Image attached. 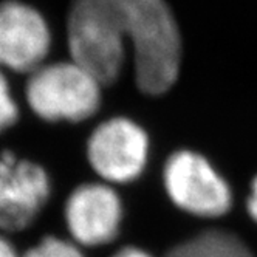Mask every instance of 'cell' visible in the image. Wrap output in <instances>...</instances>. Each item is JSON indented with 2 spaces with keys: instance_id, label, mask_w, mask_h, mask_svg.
Instances as JSON below:
<instances>
[{
  "instance_id": "obj_1",
  "label": "cell",
  "mask_w": 257,
  "mask_h": 257,
  "mask_svg": "<svg viewBox=\"0 0 257 257\" xmlns=\"http://www.w3.org/2000/svg\"><path fill=\"white\" fill-rule=\"evenodd\" d=\"M125 45L134 58V76L144 95L169 91L181 71L183 41L166 0H112Z\"/></svg>"
},
{
  "instance_id": "obj_13",
  "label": "cell",
  "mask_w": 257,
  "mask_h": 257,
  "mask_svg": "<svg viewBox=\"0 0 257 257\" xmlns=\"http://www.w3.org/2000/svg\"><path fill=\"white\" fill-rule=\"evenodd\" d=\"M246 209L249 217L257 223V177L251 183V194L246 200Z\"/></svg>"
},
{
  "instance_id": "obj_2",
  "label": "cell",
  "mask_w": 257,
  "mask_h": 257,
  "mask_svg": "<svg viewBox=\"0 0 257 257\" xmlns=\"http://www.w3.org/2000/svg\"><path fill=\"white\" fill-rule=\"evenodd\" d=\"M102 87L73 59L45 62L30 73L25 99L31 112L42 121L82 122L99 110Z\"/></svg>"
},
{
  "instance_id": "obj_8",
  "label": "cell",
  "mask_w": 257,
  "mask_h": 257,
  "mask_svg": "<svg viewBox=\"0 0 257 257\" xmlns=\"http://www.w3.org/2000/svg\"><path fill=\"white\" fill-rule=\"evenodd\" d=\"M53 34L44 14L21 0L0 2V68L30 73L45 64Z\"/></svg>"
},
{
  "instance_id": "obj_14",
  "label": "cell",
  "mask_w": 257,
  "mask_h": 257,
  "mask_svg": "<svg viewBox=\"0 0 257 257\" xmlns=\"http://www.w3.org/2000/svg\"><path fill=\"white\" fill-rule=\"evenodd\" d=\"M0 257H21L10 238H7L2 232H0Z\"/></svg>"
},
{
  "instance_id": "obj_10",
  "label": "cell",
  "mask_w": 257,
  "mask_h": 257,
  "mask_svg": "<svg viewBox=\"0 0 257 257\" xmlns=\"http://www.w3.org/2000/svg\"><path fill=\"white\" fill-rule=\"evenodd\" d=\"M21 257H85V254L73 240H67L58 235H45L41 242L28 248Z\"/></svg>"
},
{
  "instance_id": "obj_12",
  "label": "cell",
  "mask_w": 257,
  "mask_h": 257,
  "mask_svg": "<svg viewBox=\"0 0 257 257\" xmlns=\"http://www.w3.org/2000/svg\"><path fill=\"white\" fill-rule=\"evenodd\" d=\"M110 257H154L149 251H146L144 248L134 246V245H127L115 251Z\"/></svg>"
},
{
  "instance_id": "obj_7",
  "label": "cell",
  "mask_w": 257,
  "mask_h": 257,
  "mask_svg": "<svg viewBox=\"0 0 257 257\" xmlns=\"http://www.w3.org/2000/svg\"><path fill=\"white\" fill-rule=\"evenodd\" d=\"M64 220L71 240L81 248L102 246L118 237L124 220V205L116 189L108 183H82L67 197Z\"/></svg>"
},
{
  "instance_id": "obj_9",
  "label": "cell",
  "mask_w": 257,
  "mask_h": 257,
  "mask_svg": "<svg viewBox=\"0 0 257 257\" xmlns=\"http://www.w3.org/2000/svg\"><path fill=\"white\" fill-rule=\"evenodd\" d=\"M164 257H254L240 237L223 229H208L172 246Z\"/></svg>"
},
{
  "instance_id": "obj_4",
  "label": "cell",
  "mask_w": 257,
  "mask_h": 257,
  "mask_svg": "<svg viewBox=\"0 0 257 257\" xmlns=\"http://www.w3.org/2000/svg\"><path fill=\"white\" fill-rule=\"evenodd\" d=\"M163 186L171 203L198 218H218L229 212L232 192L228 181L200 152L178 149L163 168Z\"/></svg>"
},
{
  "instance_id": "obj_11",
  "label": "cell",
  "mask_w": 257,
  "mask_h": 257,
  "mask_svg": "<svg viewBox=\"0 0 257 257\" xmlns=\"http://www.w3.org/2000/svg\"><path fill=\"white\" fill-rule=\"evenodd\" d=\"M21 116V107L17 104L5 71L0 68V134L13 127Z\"/></svg>"
},
{
  "instance_id": "obj_3",
  "label": "cell",
  "mask_w": 257,
  "mask_h": 257,
  "mask_svg": "<svg viewBox=\"0 0 257 257\" xmlns=\"http://www.w3.org/2000/svg\"><path fill=\"white\" fill-rule=\"evenodd\" d=\"M70 59L88 70L102 85L118 81L125 42L112 0H73L67 17Z\"/></svg>"
},
{
  "instance_id": "obj_6",
  "label": "cell",
  "mask_w": 257,
  "mask_h": 257,
  "mask_svg": "<svg viewBox=\"0 0 257 257\" xmlns=\"http://www.w3.org/2000/svg\"><path fill=\"white\" fill-rule=\"evenodd\" d=\"M51 177L42 164L13 152L0 154V231L30 228L48 203Z\"/></svg>"
},
{
  "instance_id": "obj_5",
  "label": "cell",
  "mask_w": 257,
  "mask_h": 257,
  "mask_svg": "<svg viewBox=\"0 0 257 257\" xmlns=\"http://www.w3.org/2000/svg\"><path fill=\"white\" fill-rule=\"evenodd\" d=\"M85 155L93 172L108 185L137 181L148 168L151 138L135 119L112 116L91 131Z\"/></svg>"
}]
</instances>
